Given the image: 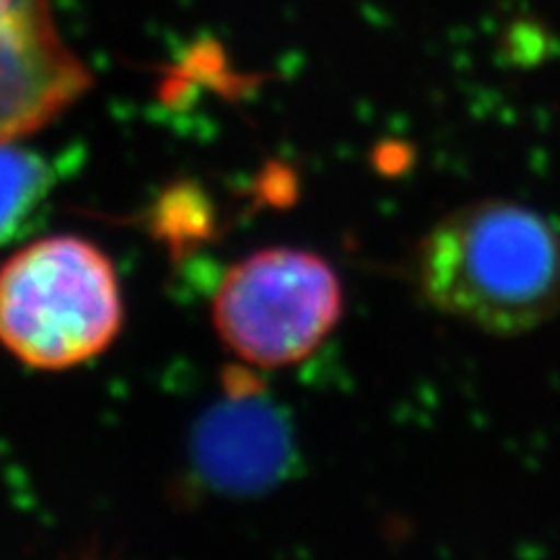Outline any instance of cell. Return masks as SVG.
I'll return each mask as SVG.
<instances>
[{
  "label": "cell",
  "instance_id": "1",
  "mask_svg": "<svg viewBox=\"0 0 560 560\" xmlns=\"http://www.w3.org/2000/svg\"><path fill=\"white\" fill-rule=\"evenodd\" d=\"M416 280L433 310L482 332H532L560 312V231L520 202L454 210L420 242Z\"/></svg>",
  "mask_w": 560,
  "mask_h": 560
},
{
  "label": "cell",
  "instance_id": "2",
  "mask_svg": "<svg viewBox=\"0 0 560 560\" xmlns=\"http://www.w3.org/2000/svg\"><path fill=\"white\" fill-rule=\"evenodd\" d=\"M109 257L79 236H47L0 268V346L32 369L62 371L104 353L122 327Z\"/></svg>",
  "mask_w": 560,
  "mask_h": 560
},
{
  "label": "cell",
  "instance_id": "3",
  "mask_svg": "<svg viewBox=\"0 0 560 560\" xmlns=\"http://www.w3.org/2000/svg\"><path fill=\"white\" fill-rule=\"evenodd\" d=\"M342 314V285L322 257L304 249H262L236 262L215 289L213 327L231 353L252 366L304 361Z\"/></svg>",
  "mask_w": 560,
  "mask_h": 560
},
{
  "label": "cell",
  "instance_id": "4",
  "mask_svg": "<svg viewBox=\"0 0 560 560\" xmlns=\"http://www.w3.org/2000/svg\"><path fill=\"white\" fill-rule=\"evenodd\" d=\"M91 89V73L62 39L52 0H0V140L58 120Z\"/></svg>",
  "mask_w": 560,
  "mask_h": 560
},
{
  "label": "cell",
  "instance_id": "5",
  "mask_svg": "<svg viewBox=\"0 0 560 560\" xmlns=\"http://www.w3.org/2000/svg\"><path fill=\"white\" fill-rule=\"evenodd\" d=\"M198 462L223 490L268 486L285 462V431L268 405L226 402L210 412L198 436Z\"/></svg>",
  "mask_w": 560,
  "mask_h": 560
},
{
  "label": "cell",
  "instance_id": "6",
  "mask_svg": "<svg viewBox=\"0 0 560 560\" xmlns=\"http://www.w3.org/2000/svg\"><path fill=\"white\" fill-rule=\"evenodd\" d=\"M55 190V170L42 153L0 140V247L39 223Z\"/></svg>",
  "mask_w": 560,
  "mask_h": 560
}]
</instances>
